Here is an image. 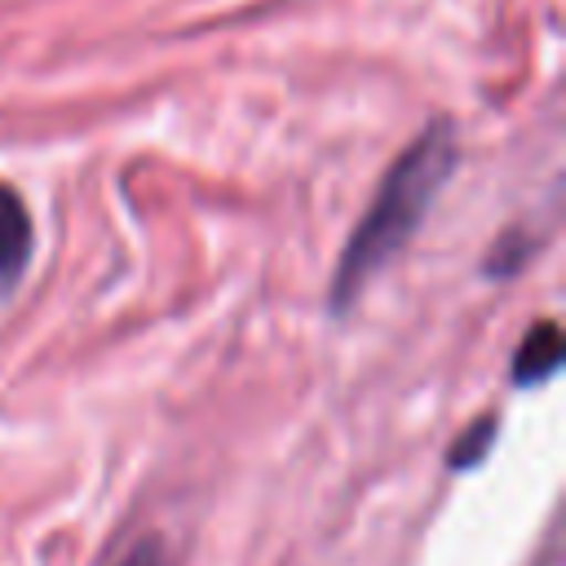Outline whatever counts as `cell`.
Returning a JSON list of instances; mask_svg holds the SVG:
<instances>
[{
  "instance_id": "1",
  "label": "cell",
  "mask_w": 566,
  "mask_h": 566,
  "mask_svg": "<svg viewBox=\"0 0 566 566\" xmlns=\"http://www.w3.org/2000/svg\"><path fill=\"white\" fill-rule=\"evenodd\" d=\"M451 168H455V128L447 119H433L380 177L376 199L367 203L363 221L349 234V243L336 261V274H332V310L336 314H345L363 296V287L407 248V239L433 208L442 181L451 177Z\"/></svg>"
},
{
  "instance_id": "2",
  "label": "cell",
  "mask_w": 566,
  "mask_h": 566,
  "mask_svg": "<svg viewBox=\"0 0 566 566\" xmlns=\"http://www.w3.org/2000/svg\"><path fill=\"white\" fill-rule=\"evenodd\" d=\"M31 248H35L31 212H27L22 195L0 181V292H13V283L22 279V270L31 261Z\"/></svg>"
},
{
  "instance_id": "3",
  "label": "cell",
  "mask_w": 566,
  "mask_h": 566,
  "mask_svg": "<svg viewBox=\"0 0 566 566\" xmlns=\"http://www.w3.org/2000/svg\"><path fill=\"white\" fill-rule=\"evenodd\" d=\"M557 363H562V332H557L553 318H539L522 336V345L513 354V385H522V389L539 385V380H548L557 371Z\"/></svg>"
},
{
  "instance_id": "4",
  "label": "cell",
  "mask_w": 566,
  "mask_h": 566,
  "mask_svg": "<svg viewBox=\"0 0 566 566\" xmlns=\"http://www.w3.org/2000/svg\"><path fill=\"white\" fill-rule=\"evenodd\" d=\"M495 433H500V416H495V411H482V416L455 438L447 464H451V469H473V464H482L486 451H491V442H495Z\"/></svg>"
},
{
  "instance_id": "5",
  "label": "cell",
  "mask_w": 566,
  "mask_h": 566,
  "mask_svg": "<svg viewBox=\"0 0 566 566\" xmlns=\"http://www.w3.org/2000/svg\"><path fill=\"white\" fill-rule=\"evenodd\" d=\"M119 566H159V544H155V539L133 544V548H128V557H124Z\"/></svg>"
}]
</instances>
